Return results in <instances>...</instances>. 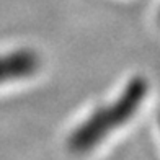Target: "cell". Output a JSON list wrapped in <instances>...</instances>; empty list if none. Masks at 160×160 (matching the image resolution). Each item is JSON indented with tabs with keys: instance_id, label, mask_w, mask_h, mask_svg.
<instances>
[{
	"instance_id": "cell-1",
	"label": "cell",
	"mask_w": 160,
	"mask_h": 160,
	"mask_svg": "<svg viewBox=\"0 0 160 160\" xmlns=\"http://www.w3.org/2000/svg\"><path fill=\"white\" fill-rule=\"evenodd\" d=\"M147 90L149 83L145 78H131L119 98H116L111 105L98 108L70 134L69 149L75 154H83L97 147L106 136H110L116 128L126 124L137 113L142 100L147 97Z\"/></svg>"
},
{
	"instance_id": "cell-2",
	"label": "cell",
	"mask_w": 160,
	"mask_h": 160,
	"mask_svg": "<svg viewBox=\"0 0 160 160\" xmlns=\"http://www.w3.org/2000/svg\"><path fill=\"white\" fill-rule=\"evenodd\" d=\"M39 56L33 49H17L0 54V83L23 80L36 74L39 69Z\"/></svg>"
}]
</instances>
